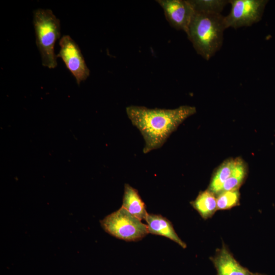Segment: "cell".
Masks as SVG:
<instances>
[{
    "label": "cell",
    "mask_w": 275,
    "mask_h": 275,
    "mask_svg": "<svg viewBox=\"0 0 275 275\" xmlns=\"http://www.w3.org/2000/svg\"><path fill=\"white\" fill-rule=\"evenodd\" d=\"M126 112L144 138L143 152L146 154L161 148L178 127L196 113V108L189 105L174 109L130 105L126 108Z\"/></svg>",
    "instance_id": "1"
},
{
    "label": "cell",
    "mask_w": 275,
    "mask_h": 275,
    "mask_svg": "<svg viewBox=\"0 0 275 275\" xmlns=\"http://www.w3.org/2000/svg\"><path fill=\"white\" fill-rule=\"evenodd\" d=\"M225 29L221 14L195 11L186 34L197 53L209 60L221 49Z\"/></svg>",
    "instance_id": "2"
},
{
    "label": "cell",
    "mask_w": 275,
    "mask_h": 275,
    "mask_svg": "<svg viewBox=\"0 0 275 275\" xmlns=\"http://www.w3.org/2000/svg\"><path fill=\"white\" fill-rule=\"evenodd\" d=\"M33 24L42 65L54 68L57 62L54 47L61 35L60 20L51 10L38 9L34 12Z\"/></svg>",
    "instance_id": "3"
},
{
    "label": "cell",
    "mask_w": 275,
    "mask_h": 275,
    "mask_svg": "<svg viewBox=\"0 0 275 275\" xmlns=\"http://www.w3.org/2000/svg\"><path fill=\"white\" fill-rule=\"evenodd\" d=\"M100 223L106 233L125 241H138L149 233L146 224L122 207L105 216Z\"/></svg>",
    "instance_id": "4"
},
{
    "label": "cell",
    "mask_w": 275,
    "mask_h": 275,
    "mask_svg": "<svg viewBox=\"0 0 275 275\" xmlns=\"http://www.w3.org/2000/svg\"><path fill=\"white\" fill-rule=\"evenodd\" d=\"M266 0H230L231 8L229 14L224 16L226 28L235 29L250 26L259 21L262 16Z\"/></svg>",
    "instance_id": "5"
},
{
    "label": "cell",
    "mask_w": 275,
    "mask_h": 275,
    "mask_svg": "<svg viewBox=\"0 0 275 275\" xmlns=\"http://www.w3.org/2000/svg\"><path fill=\"white\" fill-rule=\"evenodd\" d=\"M61 49L57 57L61 58L67 68L75 78L77 84L85 80L90 75L81 50L77 43L69 35H65L60 39Z\"/></svg>",
    "instance_id": "6"
},
{
    "label": "cell",
    "mask_w": 275,
    "mask_h": 275,
    "mask_svg": "<svg viewBox=\"0 0 275 275\" xmlns=\"http://www.w3.org/2000/svg\"><path fill=\"white\" fill-rule=\"evenodd\" d=\"M170 25L185 33L194 15L195 10L189 0H157Z\"/></svg>",
    "instance_id": "7"
},
{
    "label": "cell",
    "mask_w": 275,
    "mask_h": 275,
    "mask_svg": "<svg viewBox=\"0 0 275 275\" xmlns=\"http://www.w3.org/2000/svg\"><path fill=\"white\" fill-rule=\"evenodd\" d=\"M217 275H250L252 272L242 266L224 246L211 258Z\"/></svg>",
    "instance_id": "8"
},
{
    "label": "cell",
    "mask_w": 275,
    "mask_h": 275,
    "mask_svg": "<svg viewBox=\"0 0 275 275\" xmlns=\"http://www.w3.org/2000/svg\"><path fill=\"white\" fill-rule=\"evenodd\" d=\"M149 233L167 237L176 242L183 248H186L183 242L176 233L171 222L160 214L148 213L145 219Z\"/></svg>",
    "instance_id": "9"
},
{
    "label": "cell",
    "mask_w": 275,
    "mask_h": 275,
    "mask_svg": "<svg viewBox=\"0 0 275 275\" xmlns=\"http://www.w3.org/2000/svg\"><path fill=\"white\" fill-rule=\"evenodd\" d=\"M122 208L140 220L145 219L148 213L138 191L128 184L124 185Z\"/></svg>",
    "instance_id": "10"
},
{
    "label": "cell",
    "mask_w": 275,
    "mask_h": 275,
    "mask_svg": "<svg viewBox=\"0 0 275 275\" xmlns=\"http://www.w3.org/2000/svg\"><path fill=\"white\" fill-rule=\"evenodd\" d=\"M215 195L207 189L201 191L196 199L191 202L193 207L205 219L211 217L217 210Z\"/></svg>",
    "instance_id": "11"
},
{
    "label": "cell",
    "mask_w": 275,
    "mask_h": 275,
    "mask_svg": "<svg viewBox=\"0 0 275 275\" xmlns=\"http://www.w3.org/2000/svg\"><path fill=\"white\" fill-rule=\"evenodd\" d=\"M236 162L237 158H231L224 161L213 175L208 189L215 195H218L225 181L232 174Z\"/></svg>",
    "instance_id": "12"
},
{
    "label": "cell",
    "mask_w": 275,
    "mask_h": 275,
    "mask_svg": "<svg viewBox=\"0 0 275 275\" xmlns=\"http://www.w3.org/2000/svg\"><path fill=\"white\" fill-rule=\"evenodd\" d=\"M246 174V165L241 158H237V162L234 170L231 176L223 184L220 193L239 189L243 183Z\"/></svg>",
    "instance_id": "13"
},
{
    "label": "cell",
    "mask_w": 275,
    "mask_h": 275,
    "mask_svg": "<svg viewBox=\"0 0 275 275\" xmlns=\"http://www.w3.org/2000/svg\"><path fill=\"white\" fill-rule=\"evenodd\" d=\"M195 11L205 13L221 14L229 3L227 0H189Z\"/></svg>",
    "instance_id": "14"
},
{
    "label": "cell",
    "mask_w": 275,
    "mask_h": 275,
    "mask_svg": "<svg viewBox=\"0 0 275 275\" xmlns=\"http://www.w3.org/2000/svg\"><path fill=\"white\" fill-rule=\"evenodd\" d=\"M217 195V210L229 209L239 204V189L222 191Z\"/></svg>",
    "instance_id": "15"
},
{
    "label": "cell",
    "mask_w": 275,
    "mask_h": 275,
    "mask_svg": "<svg viewBox=\"0 0 275 275\" xmlns=\"http://www.w3.org/2000/svg\"><path fill=\"white\" fill-rule=\"evenodd\" d=\"M250 275H265V274H261L259 273H252Z\"/></svg>",
    "instance_id": "16"
}]
</instances>
